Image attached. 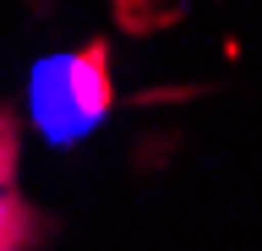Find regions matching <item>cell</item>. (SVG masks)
I'll return each instance as SVG.
<instances>
[{
	"mask_svg": "<svg viewBox=\"0 0 262 251\" xmlns=\"http://www.w3.org/2000/svg\"><path fill=\"white\" fill-rule=\"evenodd\" d=\"M44 235L49 224L22 197V126L11 109H0V251H33Z\"/></svg>",
	"mask_w": 262,
	"mask_h": 251,
	"instance_id": "2",
	"label": "cell"
},
{
	"mask_svg": "<svg viewBox=\"0 0 262 251\" xmlns=\"http://www.w3.org/2000/svg\"><path fill=\"white\" fill-rule=\"evenodd\" d=\"M110 115V55L88 44L77 55H55L33 66V120L55 142H77Z\"/></svg>",
	"mask_w": 262,
	"mask_h": 251,
	"instance_id": "1",
	"label": "cell"
}]
</instances>
